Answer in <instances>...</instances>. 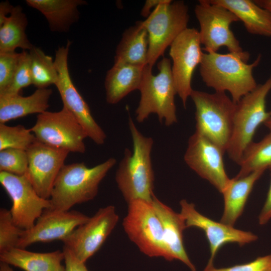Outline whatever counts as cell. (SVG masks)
Segmentation results:
<instances>
[{
	"mask_svg": "<svg viewBox=\"0 0 271 271\" xmlns=\"http://www.w3.org/2000/svg\"><path fill=\"white\" fill-rule=\"evenodd\" d=\"M128 126L133 149L126 148L115 173V181L125 201L136 200L151 203L154 195V173L151 153L153 140L144 136L130 116Z\"/></svg>",
	"mask_w": 271,
	"mask_h": 271,
	"instance_id": "obj_1",
	"label": "cell"
},
{
	"mask_svg": "<svg viewBox=\"0 0 271 271\" xmlns=\"http://www.w3.org/2000/svg\"><path fill=\"white\" fill-rule=\"evenodd\" d=\"M90 217L76 210L63 211L52 208L45 209L34 225L23 230L18 247L25 248L33 243L63 241Z\"/></svg>",
	"mask_w": 271,
	"mask_h": 271,
	"instance_id": "obj_16",
	"label": "cell"
},
{
	"mask_svg": "<svg viewBox=\"0 0 271 271\" xmlns=\"http://www.w3.org/2000/svg\"><path fill=\"white\" fill-rule=\"evenodd\" d=\"M118 219L114 206L100 208L63 241V246L69 249L80 261L85 263L100 249L114 229Z\"/></svg>",
	"mask_w": 271,
	"mask_h": 271,
	"instance_id": "obj_12",
	"label": "cell"
},
{
	"mask_svg": "<svg viewBox=\"0 0 271 271\" xmlns=\"http://www.w3.org/2000/svg\"><path fill=\"white\" fill-rule=\"evenodd\" d=\"M27 25L22 7L14 6L9 16L0 25V53L15 52L17 48L26 51L32 48L34 46L26 33Z\"/></svg>",
	"mask_w": 271,
	"mask_h": 271,
	"instance_id": "obj_27",
	"label": "cell"
},
{
	"mask_svg": "<svg viewBox=\"0 0 271 271\" xmlns=\"http://www.w3.org/2000/svg\"><path fill=\"white\" fill-rule=\"evenodd\" d=\"M32 84L30 65V57L29 52L23 50L20 55L17 69L9 87L0 96H12L20 94L21 90Z\"/></svg>",
	"mask_w": 271,
	"mask_h": 271,
	"instance_id": "obj_33",
	"label": "cell"
},
{
	"mask_svg": "<svg viewBox=\"0 0 271 271\" xmlns=\"http://www.w3.org/2000/svg\"><path fill=\"white\" fill-rule=\"evenodd\" d=\"M148 49V32L142 21H138L123 33L116 49L114 62L146 66Z\"/></svg>",
	"mask_w": 271,
	"mask_h": 271,
	"instance_id": "obj_26",
	"label": "cell"
},
{
	"mask_svg": "<svg viewBox=\"0 0 271 271\" xmlns=\"http://www.w3.org/2000/svg\"><path fill=\"white\" fill-rule=\"evenodd\" d=\"M261 59L259 55L251 64L232 53H203L199 72L205 85L216 92L228 91L235 103L254 89L258 84L253 70Z\"/></svg>",
	"mask_w": 271,
	"mask_h": 271,
	"instance_id": "obj_2",
	"label": "cell"
},
{
	"mask_svg": "<svg viewBox=\"0 0 271 271\" xmlns=\"http://www.w3.org/2000/svg\"><path fill=\"white\" fill-rule=\"evenodd\" d=\"M36 141L31 129L0 123V151L9 148L27 151Z\"/></svg>",
	"mask_w": 271,
	"mask_h": 271,
	"instance_id": "obj_30",
	"label": "cell"
},
{
	"mask_svg": "<svg viewBox=\"0 0 271 271\" xmlns=\"http://www.w3.org/2000/svg\"><path fill=\"white\" fill-rule=\"evenodd\" d=\"M28 165L25 150L9 148L0 151V172L24 176L27 174Z\"/></svg>",
	"mask_w": 271,
	"mask_h": 271,
	"instance_id": "obj_32",
	"label": "cell"
},
{
	"mask_svg": "<svg viewBox=\"0 0 271 271\" xmlns=\"http://www.w3.org/2000/svg\"><path fill=\"white\" fill-rule=\"evenodd\" d=\"M23 230L13 222L10 210L0 209V253L18 247Z\"/></svg>",
	"mask_w": 271,
	"mask_h": 271,
	"instance_id": "obj_31",
	"label": "cell"
},
{
	"mask_svg": "<svg viewBox=\"0 0 271 271\" xmlns=\"http://www.w3.org/2000/svg\"><path fill=\"white\" fill-rule=\"evenodd\" d=\"M145 67L114 62L105 79L106 102L110 104H116L131 92L139 90Z\"/></svg>",
	"mask_w": 271,
	"mask_h": 271,
	"instance_id": "obj_20",
	"label": "cell"
},
{
	"mask_svg": "<svg viewBox=\"0 0 271 271\" xmlns=\"http://www.w3.org/2000/svg\"><path fill=\"white\" fill-rule=\"evenodd\" d=\"M253 172L244 177L231 179L222 192L224 209L220 222L233 226L242 213L247 199L256 182L264 172Z\"/></svg>",
	"mask_w": 271,
	"mask_h": 271,
	"instance_id": "obj_21",
	"label": "cell"
},
{
	"mask_svg": "<svg viewBox=\"0 0 271 271\" xmlns=\"http://www.w3.org/2000/svg\"><path fill=\"white\" fill-rule=\"evenodd\" d=\"M159 72L154 75L152 67L147 65L140 88L141 98L136 110V120L145 121L152 113H156L161 122L166 126L177 122L175 96L177 90L172 72L170 59L163 57L158 63Z\"/></svg>",
	"mask_w": 271,
	"mask_h": 271,
	"instance_id": "obj_4",
	"label": "cell"
},
{
	"mask_svg": "<svg viewBox=\"0 0 271 271\" xmlns=\"http://www.w3.org/2000/svg\"><path fill=\"white\" fill-rule=\"evenodd\" d=\"M0 182L12 201L10 212L15 225L32 228L43 211L51 208L49 199L41 197L26 175L0 172Z\"/></svg>",
	"mask_w": 271,
	"mask_h": 271,
	"instance_id": "obj_14",
	"label": "cell"
},
{
	"mask_svg": "<svg viewBox=\"0 0 271 271\" xmlns=\"http://www.w3.org/2000/svg\"><path fill=\"white\" fill-rule=\"evenodd\" d=\"M151 204L162 224L165 242L171 260H180L191 271H196L184 245L183 232L187 227L182 215L161 202L155 195Z\"/></svg>",
	"mask_w": 271,
	"mask_h": 271,
	"instance_id": "obj_19",
	"label": "cell"
},
{
	"mask_svg": "<svg viewBox=\"0 0 271 271\" xmlns=\"http://www.w3.org/2000/svg\"><path fill=\"white\" fill-rule=\"evenodd\" d=\"M0 271H14V270L10 267V265L6 263L1 262Z\"/></svg>",
	"mask_w": 271,
	"mask_h": 271,
	"instance_id": "obj_41",
	"label": "cell"
},
{
	"mask_svg": "<svg viewBox=\"0 0 271 271\" xmlns=\"http://www.w3.org/2000/svg\"><path fill=\"white\" fill-rule=\"evenodd\" d=\"M116 160L110 158L92 168L84 163L65 165L54 182L50 201L51 208L68 211L74 205L93 200L99 185Z\"/></svg>",
	"mask_w": 271,
	"mask_h": 271,
	"instance_id": "obj_3",
	"label": "cell"
},
{
	"mask_svg": "<svg viewBox=\"0 0 271 271\" xmlns=\"http://www.w3.org/2000/svg\"><path fill=\"white\" fill-rule=\"evenodd\" d=\"M254 1L259 6L271 13V0H255Z\"/></svg>",
	"mask_w": 271,
	"mask_h": 271,
	"instance_id": "obj_40",
	"label": "cell"
},
{
	"mask_svg": "<svg viewBox=\"0 0 271 271\" xmlns=\"http://www.w3.org/2000/svg\"><path fill=\"white\" fill-rule=\"evenodd\" d=\"M71 42L59 47L55 52L54 64L58 78L55 85L61 96L63 107L74 116L85 131L87 137L96 144L104 143L106 135L93 117L89 106L74 86L68 67V55Z\"/></svg>",
	"mask_w": 271,
	"mask_h": 271,
	"instance_id": "obj_11",
	"label": "cell"
},
{
	"mask_svg": "<svg viewBox=\"0 0 271 271\" xmlns=\"http://www.w3.org/2000/svg\"><path fill=\"white\" fill-rule=\"evenodd\" d=\"M32 84L37 89L47 88L56 84L58 72L52 58L46 55L40 48L33 46L29 50Z\"/></svg>",
	"mask_w": 271,
	"mask_h": 271,
	"instance_id": "obj_29",
	"label": "cell"
},
{
	"mask_svg": "<svg viewBox=\"0 0 271 271\" xmlns=\"http://www.w3.org/2000/svg\"><path fill=\"white\" fill-rule=\"evenodd\" d=\"M269 113V116L263 124L271 131V111Z\"/></svg>",
	"mask_w": 271,
	"mask_h": 271,
	"instance_id": "obj_42",
	"label": "cell"
},
{
	"mask_svg": "<svg viewBox=\"0 0 271 271\" xmlns=\"http://www.w3.org/2000/svg\"><path fill=\"white\" fill-rule=\"evenodd\" d=\"M223 7L242 22L251 34L271 37V13L250 0H209Z\"/></svg>",
	"mask_w": 271,
	"mask_h": 271,
	"instance_id": "obj_25",
	"label": "cell"
},
{
	"mask_svg": "<svg viewBox=\"0 0 271 271\" xmlns=\"http://www.w3.org/2000/svg\"><path fill=\"white\" fill-rule=\"evenodd\" d=\"M201 45L199 31L187 28L170 46L173 79L184 108L193 90L191 82L194 71L200 65L204 53Z\"/></svg>",
	"mask_w": 271,
	"mask_h": 271,
	"instance_id": "obj_13",
	"label": "cell"
},
{
	"mask_svg": "<svg viewBox=\"0 0 271 271\" xmlns=\"http://www.w3.org/2000/svg\"><path fill=\"white\" fill-rule=\"evenodd\" d=\"M238 165L240 169L235 178L271 169V131L258 142H252L248 146Z\"/></svg>",
	"mask_w": 271,
	"mask_h": 271,
	"instance_id": "obj_28",
	"label": "cell"
},
{
	"mask_svg": "<svg viewBox=\"0 0 271 271\" xmlns=\"http://www.w3.org/2000/svg\"><path fill=\"white\" fill-rule=\"evenodd\" d=\"M37 140L48 146L73 153L85 152L87 135L72 113L63 106L56 112L39 114L30 128Z\"/></svg>",
	"mask_w": 271,
	"mask_h": 271,
	"instance_id": "obj_10",
	"label": "cell"
},
{
	"mask_svg": "<svg viewBox=\"0 0 271 271\" xmlns=\"http://www.w3.org/2000/svg\"><path fill=\"white\" fill-rule=\"evenodd\" d=\"M14 6L12 5L8 1L2 2L0 3V25H1L7 17L10 15Z\"/></svg>",
	"mask_w": 271,
	"mask_h": 271,
	"instance_id": "obj_39",
	"label": "cell"
},
{
	"mask_svg": "<svg viewBox=\"0 0 271 271\" xmlns=\"http://www.w3.org/2000/svg\"><path fill=\"white\" fill-rule=\"evenodd\" d=\"M63 251L36 252L16 247L0 253V261L25 271H65Z\"/></svg>",
	"mask_w": 271,
	"mask_h": 271,
	"instance_id": "obj_23",
	"label": "cell"
},
{
	"mask_svg": "<svg viewBox=\"0 0 271 271\" xmlns=\"http://www.w3.org/2000/svg\"><path fill=\"white\" fill-rule=\"evenodd\" d=\"M52 94V90L47 88L37 89L28 96L20 94L0 96V123L6 124L31 114L46 111Z\"/></svg>",
	"mask_w": 271,
	"mask_h": 271,
	"instance_id": "obj_22",
	"label": "cell"
},
{
	"mask_svg": "<svg viewBox=\"0 0 271 271\" xmlns=\"http://www.w3.org/2000/svg\"><path fill=\"white\" fill-rule=\"evenodd\" d=\"M122 226L129 239L142 253L151 257H161L172 261L162 224L151 203L136 200L128 203Z\"/></svg>",
	"mask_w": 271,
	"mask_h": 271,
	"instance_id": "obj_9",
	"label": "cell"
},
{
	"mask_svg": "<svg viewBox=\"0 0 271 271\" xmlns=\"http://www.w3.org/2000/svg\"><path fill=\"white\" fill-rule=\"evenodd\" d=\"M20 53H0V94L11 85L18 65Z\"/></svg>",
	"mask_w": 271,
	"mask_h": 271,
	"instance_id": "obj_34",
	"label": "cell"
},
{
	"mask_svg": "<svg viewBox=\"0 0 271 271\" xmlns=\"http://www.w3.org/2000/svg\"><path fill=\"white\" fill-rule=\"evenodd\" d=\"M65 271H88L85 263L80 261L67 248L63 246Z\"/></svg>",
	"mask_w": 271,
	"mask_h": 271,
	"instance_id": "obj_36",
	"label": "cell"
},
{
	"mask_svg": "<svg viewBox=\"0 0 271 271\" xmlns=\"http://www.w3.org/2000/svg\"><path fill=\"white\" fill-rule=\"evenodd\" d=\"M203 271H271V253L249 262L228 267L217 268L213 262L208 261Z\"/></svg>",
	"mask_w": 271,
	"mask_h": 271,
	"instance_id": "obj_35",
	"label": "cell"
},
{
	"mask_svg": "<svg viewBox=\"0 0 271 271\" xmlns=\"http://www.w3.org/2000/svg\"><path fill=\"white\" fill-rule=\"evenodd\" d=\"M194 12L200 26L201 43L207 53L217 52L221 47H226L230 53L247 63L249 53L243 50L230 28L232 23L239 21L234 14L209 0L199 1Z\"/></svg>",
	"mask_w": 271,
	"mask_h": 271,
	"instance_id": "obj_7",
	"label": "cell"
},
{
	"mask_svg": "<svg viewBox=\"0 0 271 271\" xmlns=\"http://www.w3.org/2000/svg\"><path fill=\"white\" fill-rule=\"evenodd\" d=\"M190 97L195 107V131L226 152L236 103L223 92L209 93L193 90Z\"/></svg>",
	"mask_w": 271,
	"mask_h": 271,
	"instance_id": "obj_5",
	"label": "cell"
},
{
	"mask_svg": "<svg viewBox=\"0 0 271 271\" xmlns=\"http://www.w3.org/2000/svg\"><path fill=\"white\" fill-rule=\"evenodd\" d=\"M224 153L212 141L195 131L188 140L184 159L190 168L222 193L231 180L225 169Z\"/></svg>",
	"mask_w": 271,
	"mask_h": 271,
	"instance_id": "obj_15",
	"label": "cell"
},
{
	"mask_svg": "<svg viewBox=\"0 0 271 271\" xmlns=\"http://www.w3.org/2000/svg\"><path fill=\"white\" fill-rule=\"evenodd\" d=\"M271 90V74L261 84L236 103L231 138L226 150L229 158L237 164L248 146L253 142L255 132L269 116L266 110V98Z\"/></svg>",
	"mask_w": 271,
	"mask_h": 271,
	"instance_id": "obj_6",
	"label": "cell"
},
{
	"mask_svg": "<svg viewBox=\"0 0 271 271\" xmlns=\"http://www.w3.org/2000/svg\"><path fill=\"white\" fill-rule=\"evenodd\" d=\"M169 0H147L141 11V15L146 19L149 17L153 11L159 5L167 3Z\"/></svg>",
	"mask_w": 271,
	"mask_h": 271,
	"instance_id": "obj_38",
	"label": "cell"
},
{
	"mask_svg": "<svg viewBox=\"0 0 271 271\" xmlns=\"http://www.w3.org/2000/svg\"><path fill=\"white\" fill-rule=\"evenodd\" d=\"M188 7L183 1H172L157 6L142 23L149 36L147 65L153 68L166 49L188 28Z\"/></svg>",
	"mask_w": 271,
	"mask_h": 271,
	"instance_id": "obj_8",
	"label": "cell"
},
{
	"mask_svg": "<svg viewBox=\"0 0 271 271\" xmlns=\"http://www.w3.org/2000/svg\"><path fill=\"white\" fill-rule=\"evenodd\" d=\"M26 151L29 165L26 176L41 197L50 199L54 182L69 152L37 140Z\"/></svg>",
	"mask_w": 271,
	"mask_h": 271,
	"instance_id": "obj_17",
	"label": "cell"
},
{
	"mask_svg": "<svg viewBox=\"0 0 271 271\" xmlns=\"http://www.w3.org/2000/svg\"><path fill=\"white\" fill-rule=\"evenodd\" d=\"M271 170V169H270ZM271 219V173L270 181L266 198L258 216V223L260 225L266 224Z\"/></svg>",
	"mask_w": 271,
	"mask_h": 271,
	"instance_id": "obj_37",
	"label": "cell"
},
{
	"mask_svg": "<svg viewBox=\"0 0 271 271\" xmlns=\"http://www.w3.org/2000/svg\"><path fill=\"white\" fill-rule=\"evenodd\" d=\"M180 213L185 220L187 228L195 227L204 232L209 244V262H213L218 250L227 243H236L241 246L258 239L257 236L251 232L238 229L208 218L198 211L193 203L185 199L180 201Z\"/></svg>",
	"mask_w": 271,
	"mask_h": 271,
	"instance_id": "obj_18",
	"label": "cell"
},
{
	"mask_svg": "<svg viewBox=\"0 0 271 271\" xmlns=\"http://www.w3.org/2000/svg\"><path fill=\"white\" fill-rule=\"evenodd\" d=\"M30 7L46 18L51 31L66 32L79 18L78 7L86 5L83 0H27Z\"/></svg>",
	"mask_w": 271,
	"mask_h": 271,
	"instance_id": "obj_24",
	"label": "cell"
}]
</instances>
